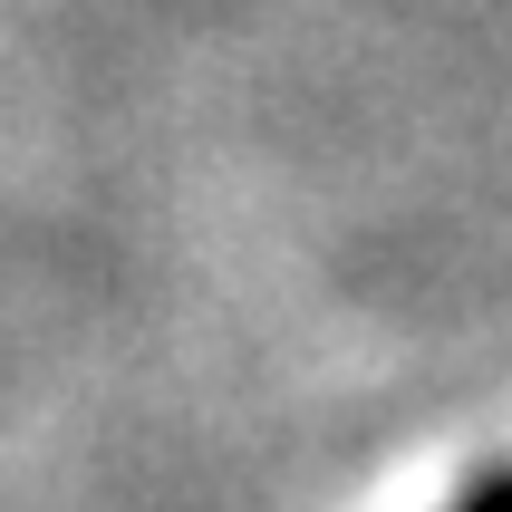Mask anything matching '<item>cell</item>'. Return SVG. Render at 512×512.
Here are the masks:
<instances>
[{
	"label": "cell",
	"instance_id": "1",
	"mask_svg": "<svg viewBox=\"0 0 512 512\" xmlns=\"http://www.w3.org/2000/svg\"><path fill=\"white\" fill-rule=\"evenodd\" d=\"M455 512H512V455L503 464H474V484H464Z\"/></svg>",
	"mask_w": 512,
	"mask_h": 512
}]
</instances>
